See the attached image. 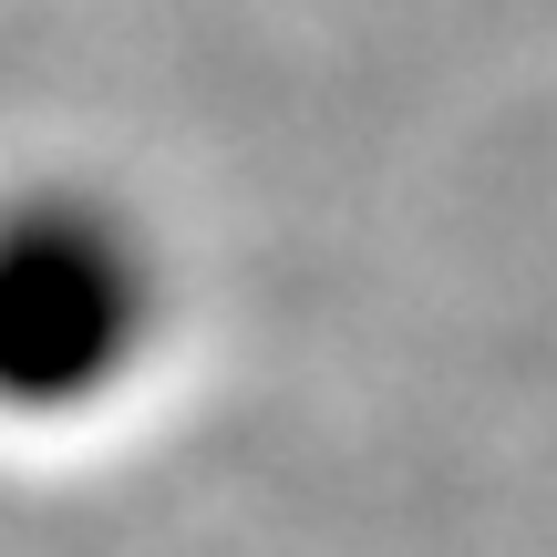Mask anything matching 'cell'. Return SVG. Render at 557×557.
I'll return each mask as SVG.
<instances>
[{"mask_svg": "<svg viewBox=\"0 0 557 557\" xmlns=\"http://www.w3.org/2000/svg\"><path fill=\"white\" fill-rule=\"evenodd\" d=\"M165 331L156 238L94 186L0 197V413L73 423L145 372Z\"/></svg>", "mask_w": 557, "mask_h": 557, "instance_id": "cell-1", "label": "cell"}]
</instances>
